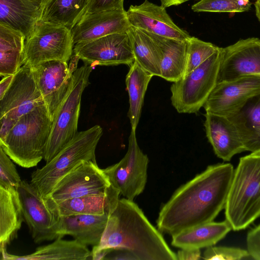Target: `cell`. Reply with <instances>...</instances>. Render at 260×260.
<instances>
[{
  "label": "cell",
  "mask_w": 260,
  "mask_h": 260,
  "mask_svg": "<svg viewBox=\"0 0 260 260\" xmlns=\"http://www.w3.org/2000/svg\"><path fill=\"white\" fill-rule=\"evenodd\" d=\"M93 67L84 64L73 74L71 85L55 112L44 159L50 161L76 134L83 92Z\"/></svg>",
  "instance_id": "obj_7"
},
{
  "label": "cell",
  "mask_w": 260,
  "mask_h": 260,
  "mask_svg": "<svg viewBox=\"0 0 260 260\" xmlns=\"http://www.w3.org/2000/svg\"><path fill=\"white\" fill-rule=\"evenodd\" d=\"M105 259L137 260L134 255L127 250L114 249L108 254Z\"/></svg>",
  "instance_id": "obj_38"
},
{
  "label": "cell",
  "mask_w": 260,
  "mask_h": 260,
  "mask_svg": "<svg viewBox=\"0 0 260 260\" xmlns=\"http://www.w3.org/2000/svg\"><path fill=\"white\" fill-rule=\"evenodd\" d=\"M219 47L194 37L188 40L186 66L184 75L199 67L212 55Z\"/></svg>",
  "instance_id": "obj_32"
},
{
  "label": "cell",
  "mask_w": 260,
  "mask_h": 260,
  "mask_svg": "<svg viewBox=\"0 0 260 260\" xmlns=\"http://www.w3.org/2000/svg\"><path fill=\"white\" fill-rule=\"evenodd\" d=\"M126 15L131 25L146 31L180 41L188 40L191 37L173 22L166 8L148 0L139 5H131Z\"/></svg>",
  "instance_id": "obj_17"
},
{
  "label": "cell",
  "mask_w": 260,
  "mask_h": 260,
  "mask_svg": "<svg viewBox=\"0 0 260 260\" xmlns=\"http://www.w3.org/2000/svg\"><path fill=\"white\" fill-rule=\"evenodd\" d=\"M102 135L99 125L77 132L50 161L32 173L30 183L43 199L63 176L82 161H96L95 149Z\"/></svg>",
  "instance_id": "obj_5"
},
{
  "label": "cell",
  "mask_w": 260,
  "mask_h": 260,
  "mask_svg": "<svg viewBox=\"0 0 260 260\" xmlns=\"http://www.w3.org/2000/svg\"><path fill=\"white\" fill-rule=\"evenodd\" d=\"M127 33L131 40L135 61L153 76L160 77L162 54L156 42L146 31L132 25Z\"/></svg>",
  "instance_id": "obj_29"
},
{
  "label": "cell",
  "mask_w": 260,
  "mask_h": 260,
  "mask_svg": "<svg viewBox=\"0 0 260 260\" xmlns=\"http://www.w3.org/2000/svg\"><path fill=\"white\" fill-rule=\"evenodd\" d=\"M153 76L135 61L129 66L125 78V84L129 103L127 116L133 129L136 130L141 114L145 94Z\"/></svg>",
  "instance_id": "obj_31"
},
{
  "label": "cell",
  "mask_w": 260,
  "mask_h": 260,
  "mask_svg": "<svg viewBox=\"0 0 260 260\" xmlns=\"http://www.w3.org/2000/svg\"><path fill=\"white\" fill-rule=\"evenodd\" d=\"M146 32L158 44L162 54L160 77L173 82L182 78L186 66L188 40L180 41Z\"/></svg>",
  "instance_id": "obj_26"
},
{
  "label": "cell",
  "mask_w": 260,
  "mask_h": 260,
  "mask_svg": "<svg viewBox=\"0 0 260 260\" xmlns=\"http://www.w3.org/2000/svg\"><path fill=\"white\" fill-rule=\"evenodd\" d=\"M90 0H49L41 8L40 21L70 30L86 13Z\"/></svg>",
  "instance_id": "obj_30"
},
{
  "label": "cell",
  "mask_w": 260,
  "mask_h": 260,
  "mask_svg": "<svg viewBox=\"0 0 260 260\" xmlns=\"http://www.w3.org/2000/svg\"><path fill=\"white\" fill-rule=\"evenodd\" d=\"M249 0H200L191 6L195 12L239 13L251 8Z\"/></svg>",
  "instance_id": "obj_33"
},
{
  "label": "cell",
  "mask_w": 260,
  "mask_h": 260,
  "mask_svg": "<svg viewBox=\"0 0 260 260\" xmlns=\"http://www.w3.org/2000/svg\"><path fill=\"white\" fill-rule=\"evenodd\" d=\"M111 185L96 161L84 160L63 176L45 200L50 208L66 200L104 193Z\"/></svg>",
  "instance_id": "obj_10"
},
{
  "label": "cell",
  "mask_w": 260,
  "mask_h": 260,
  "mask_svg": "<svg viewBox=\"0 0 260 260\" xmlns=\"http://www.w3.org/2000/svg\"><path fill=\"white\" fill-rule=\"evenodd\" d=\"M79 57L73 54L69 66L67 62L50 60L32 67L37 87L40 91L51 119L67 93L77 69Z\"/></svg>",
  "instance_id": "obj_12"
},
{
  "label": "cell",
  "mask_w": 260,
  "mask_h": 260,
  "mask_svg": "<svg viewBox=\"0 0 260 260\" xmlns=\"http://www.w3.org/2000/svg\"><path fill=\"white\" fill-rule=\"evenodd\" d=\"M199 249H181L176 253L177 260H197L201 258Z\"/></svg>",
  "instance_id": "obj_39"
},
{
  "label": "cell",
  "mask_w": 260,
  "mask_h": 260,
  "mask_svg": "<svg viewBox=\"0 0 260 260\" xmlns=\"http://www.w3.org/2000/svg\"><path fill=\"white\" fill-rule=\"evenodd\" d=\"M112 249L111 248L96 249L92 248L91 251L90 259L93 260L105 259L106 256Z\"/></svg>",
  "instance_id": "obj_40"
},
{
  "label": "cell",
  "mask_w": 260,
  "mask_h": 260,
  "mask_svg": "<svg viewBox=\"0 0 260 260\" xmlns=\"http://www.w3.org/2000/svg\"><path fill=\"white\" fill-rule=\"evenodd\" d=\"M222 48L202 64L173 82L170 89L171 101L179 113H196L203 107L218 83Z\"/></svg>",
  "instance_id": "obj_6"
},
{
  "label": "cell",
  "mask_w": 260,
  "mask_h": 260,
  "mask_svg": "<svg viewBox=\"0 0 260 260\" xmlns=\"http://www.w3.org/2000/svg\"><path fill=\"white\" fill-rule=\"evenodd\" d=\"M73 54L84 64L95 66H130L135 57L127 32L115 33L100 38L74 45Z\"/></svg>",
  "instance_id": "obj_14"
},
{
  "label": "cell",
  "mask_w": 260,
  "mask_h": 260,
  "mask_svg": "<svg viewBox=\"0 0 260 260\" xmlns=\"http://www.w3.org/2000/svg\"><path fill=\"white\" fill-rule=\"evenodd\" d=\"M234 172L230 163L211 165L181 186L161 207L158 230L173 236L213 221L224 208Z\"/></svg>",
  "instance_id": "obj_1"
},
{
  "label": "cell",
  "mask_w": 260,
  "mask_h": 260,
  "mask_svg": "<svg viewBox=\"0 0 260 260\" xmlns=\"http://www.w3.org/2000/svg\"><path fill=\"white\" fill-rule=\"evenodd\" d=\"M254 6L255 8L256 15L260 21V0H257L255 2Z\"/></svg>",
  "instance_id": "obj_42"
},
{
  "label": "cell",
  "mask_w": 260,
  "mask_h": 260,
  "mask_svg": "<svg viewBox=\"0 0 260 260\" xmlns=\"http://www.w3.org/2000/svg\"><path fill=\"white\" fill-rule=\"evenodd\" d=\"M226 117L238 129L245 150L260 153V92Z\"/></svg>",
  "instance_id": "obj_22"
},
{
  "label": "cell",
  "mask_w": 260,
  "mask_h": 260,
  "mask_svg": "<svg viewBox=\"0 0 260 260\" xmlns=\"http://www.w3.org/2000/svg\"><path fill=\"white\" fill-rule=\"evenodd\" d=\"M260 92V76L246 75L218 82L203 108L206 112L228 116Z\"/></svg>",
  "instance_id": "obj_15"
},
{
  "label": "cell",
  "mask_w": 260,
  "mask_h": 260,
  "mask_svg": "<svg viewBox=\"0 0 260 260\" xmlns=\"http://www.w3.org/2000/svg\"><path fill=\"white\" fill-rule=\"evenodd\" d=\"M232 227L225 220L213 221L182 231L172 236L171 244L180 249H199L213 246L222 239Z\"/></svg>",
  "instance_id": "obj_25"
},
{
  "label": "cell",
  "mask_w": 260,
  "mask_h": 260,
  "mask_svg": "<svg viewBox=\"0 0 260 260\" xmlns=\"http://www.w3.org/2000/svg\"><path fill=\"white\" fill-rule=\"evenodd\" d=\"M52 126L45 104L21 116L12 126L1 147L19 166L30 168L44 158Z\"/></svg>",
  "instance_id": "obj_3"
},
{
  "label": "cell",
  "mask_w": 260,
  "mask_h": 260,
  "mask_svg": "<svg viewBox=\"0 0 260 260\" xmlns=\"http://www.w3.org/2000/svg\"><path fill=\"white\" fill-rule=\"evenodd\" d=\"M189 1V0H188Z\"/></svg>",
  "instance_id": "obj_45"
},
{
  "label": "cell",
  "mask_w": 260,
  "mask_h": 260,
  "mask_svg": "<svg viewBox=\"0 0 260 260\" xmlns=\"http://www.w3.org/2000/svg\"><path fill=\"white\" fill-rule=\"evenodd\" d=\"M224 210L225 220L234 231L245 229L260 217V153L240 158Z\"/></svg>",
  "instance_id": "obj_4"
},
{
  "label": "cell",
  "mask_w": 260,
  "mask_h": 260,
  "mask_svg": "<svg viewBox=\"0 0 260 260\" xmlns=\"http://www.w3.org/2000/svg\"><path fill=\"white\" fill-rule=\"evenodd\" d=\"M34 2L37 4L41 9L46 4L49 0H32Z\"/></svg>",
  "instance_id": "obj_43"
},
{
  "label": "cell",
  "mask_w": 260,
  "mask_h": 260,
  "mask_svg": "<svg viewBox=\"0 0 260 260\" xmlns=\"http://www.w3.org/2000/svg\"><path fill=\"white\" fill-rule=\"evenodd\" d=\"M14 75L4 77L0 82V99L2 98L10 87Z\"/></svg>",
  "instance_id": "obj_41"
},
{
  "label": "cell",
  "mask_w": 260,
  "mask_h": 260,
  "mask_svg": "<svg viewBox=\"0 0 260 260\" xmlns=\"http://www.w3.org/2000/svg\"><path fill=\"white\" fill-rule=\"evenodd\" d=\"M58 237L49 244L38 247L29 254L16 255L6 250H1V260H85L89 258L91 251L84 245L76 240H64Z\"/></svg>",
  "instance_id": "obj_24"
},
{
  "label": "cell",
  "mask_w": 260,
  "mask_h": 260,
  "mask_svg": "<svg viewBox=\"0 0 260 260\" xmlns=\"http://www.w3.org/2000/svg\"><path fill=\"white\" fill-rule=\"evenodd\" d=\"M11 160L0 147V187L17 190L22 180Z\"/></svg>",
  "instance_id": "obj_34"
},
{
  "label": "cell",
  "mask_w": 260,
  "mask_h": 260,
  "mask_svg": "<svg viewBox=\"0 0 260 260\" xmlns=\"http://www.w3.org/2000/svg\"><path fill=\"white\" fill-rule=\"evenodd\" d=\"M136 131L131 129L124 156L118 162L103 169L111 184L132 201L145 188L149 162L147 155L138 145Z\"/></svg>",
  "instance_id": "obj_11"
},
{
  "label": "cell",
  "mask_w": 260,
  "mask_h": 260,
  "mask_svg": "<svg viewBox=\"0 0 260 260\" xmlns=\"http://www.w3.org/2000/svg\"><path fill=\"white\" fill-rule=\"evenodd\" d=\"M25 37L0 24V75H15L24 64Z\"/></svg>",
  "instance_id": "obj_28"
},
{
  "label": "cell",
  "mask_w": 260,
  "mask_h": 260,
  "mask_svg": "<svg viewBox=\"0 0 260 260\" xmlns=\"http://www.w3.org/2000/svg\"><path fill=\"white\" fill-rule=\"evenodd\" d=\"M124 0H90L86 13L111 9H124Z\"/></svg>",
  "instance_id": "obj_37"
},
{
  "label": "cell",
  "mask_w": 260,
  "mask_h": 260,
  "mask_svg": "<svg viewBox=\"0 0 260 260\" xmlns=\"http://www.w3.org/2000/svg\"><path fill=\"white\" fill-rule=\"evenodd\" d=\"M74 47L71 30L40 21L31 35L25 40L24 64L32 68L50 60L68 62Z\"/></svg>",
  "instance_id": "obj_9"
},
{
  "label": "cell",
  "mask_w": 260,
  "mask_h": 260,
  "mask_svg": "<svg viewBox=\"0 0 260 260\" xmlns=\"http://www.w3.org/2000/svg\"><path fill=\"white\" fill-rule=\"evenodd\" d=\"M205 117L206 136L218 157L229 161L245 151L238 129L227 117L209 112Z\"/></svg>",
  "instance_id": "obj_19"
},
{
  "label": "cell",
  "mask_w": 260,
  "mask_h": 260,
  "mask_svg": "<svg viewBox=\"0 0 260 260\" xmlns=\"http://www.w3.org/2000/svg\"><path fill=\"white\" fill-rule=\"evenodd\" d=\"M110 215L78 214L59 217L58 235H69L86 245H98Z\"/></svg>",
  "instance_id": "obj_21"
},
{
  "label": "cell",
  "mask_w": 260,
  "mask_h": 260,
  "mask_svg": "<svg viewBox=\"0 0 260 260\" xmlns=\"http://www.w3.org/2000/svg\"><path fill=\"white\" fill-rule=\"evenodd\" d=\"M43 104L44 102L31 68L23 64L0 99V141L21 116Z\"/></svg>",
  "instance_id": "obj_8"
},
{
  "label": "cell",
  "mask_w": 260,
  "mask_h": 260,
  "mask_svg": "<svg viewBox=\"0 0 260 260\" xmlns=\"http://www.w3.org/2000/svg\"><path fill=\"white\" fill-rule=\"evenodd\" d=\"M246 75L260 76V39L240 40L222 48L218 82Z\"/></svg>",
  "instance_id": "obj_16"
},
{
  "label": "cell",
  "mask_w": 260,
  "mask_h": 260,
  "mask_svg": "<svg viewBox=\"0 0 260 260\" xmlns=\"http://www.w3.org/2000/svg\"><path fill=\"white\" fill-rule=\"evenodd\" d=\"M23 221L17 190L0 187V251L17 238Z\"/></svg>",
  "instance_id": "obj_27"
},
{
  "label": "cell",
  "mask_w": 260,
  "mask_h": 260,
  "mask_svg": "<svg viewBox=\"0 0 260 260\" xmlns=\"http://www.w3.org/2000/svg\"><path fill=\"white\" fill-rule=\"evenodd\" d=\"M41 10L32 0H0V24L22 33L26 39L40 21Z\"/></svg>",
  "instance_id": "obj_23"
},
{
  "label": "cell",
  "mask_w": 260,
  "mask_h": 260,
  "mask_svg": "<svg viewBox=\"0 0 260 260\" xmlns=\"http://www.w3.org/2000/svg\"><path fill=\"white\" fill-rule=\"evenodd\" d=\"M246 244L249 256L254 259L260 260V224L248 232Z\"/></svg>",
  "instance_id": "obj_36"
},
{
  "label": "cell",
  "mask_w": 260,
  "mask_h": 260,
  "mask_svg": "<svg viewBox=\"0 0 260 260\" xmlns=\"http://www.w3.org/2000/svg\"><path fill=\"white\" fill-rule=\"evenodd\" d=\"M24 221L35 242L40 243L58 237L59 217L48 207L36 188L22 180L17 189Z\"/></svg>",
  "instance_id": "obj_13"
},
{
  "label": "cell",
  "mask_w": 260,
  "mask_h": 260,
  "mask_svg": "<svg viewBox=\"0 0 260 260\" xmlns=\"http://www.w3.org/2000/svg\"><path fill=\"white\" fill-rule=\"evenodd\" d=\"M93 248L127 250L137 260H177L158 229L133 201L125 198L119 200L99 244Z\"/></svg>",
  "instance_id": "obj_2"
},
{
  "label": "cell",
  "mask_w": 260,
  "mask_h": 260,
  "mask_svg": "<svg viewBox=\"0 0 260 260\" xmlns=\"http://www.w3.org/2000/svg\"><path fill=\"white\" fill-rule=\"evenodd\" d=\"M161 2H167L172 0H160Z\"/></svg>",
  "instance_id": "obj_44"
},
{
  "label": "cell",
  "mask_w": 260,
  "mask_h": 260,
  "mask_svg": "<svg viewBox=\"0 0 260 260\" xmlns=\"http://www.w3.org/2000/svg\"><path fill=\"white\" fill-rule=\"evenodd\" d=\"M120 191L111 185L105 193L66 200L50 208L58 217L78 214L110 215L119 201Z\"/></svg>",
  "instance_id": "obj_20"
},
{
  "label": "cell",
  "mask_w": 260,
  "mask_h": 260,
  "mask_svg": "<svg viewBox=\"0 0 260 260\" xmlns=\"http://www.w3.org/2000/svg\"><path fill=\"white\" fill-rule=\"evenodd\" d=\"M204 258L208 260H239L249 256L247 250L226 246L208 247L203 254Z\"/></svg>",
  "instance_id": "obj_35"
},
{
  "label": "cell",
  "mask_w": 260,
  "mask_h": 260,
  "mask_svg": "<svg viewBox=\"0 0 260 260\" xmlns=\"http://www.w3.org/2000/svg\"><path fill=\"white\" fill-rule=\"evenodd\" d=\"M131 26L124 9L86 13L71 30L74 45L127 32Z\"/></svg>",
  "instance_id": "obj_18"
}]
</instances>
